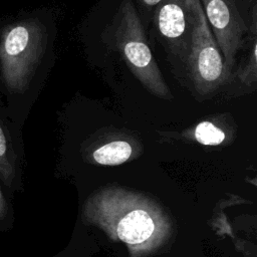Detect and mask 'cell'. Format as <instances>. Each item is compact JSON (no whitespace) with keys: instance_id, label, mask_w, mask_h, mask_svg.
<instances>
[{"instance_id":"1","label":"cell","mask_w":257,"mask_h":257,"mask_svg":"<svg viewBox=\"0 0 257 257\" xmlns=\"http://www.w3.org/2000/svg\"><path fill=\"white\" fill-rule=\"evenodd\" d=\"M50 44L45 19L34 12L0 18V92L6 111L21 128Z\"/></svg>"},{"instance_id":"2","label":"cell","mask_w":257,"mask_h":257,"mask_svg":"<svg viewBox=\"0 0 257 257\" xmlns=\"http://www.w3.org/2000/svg\"><path fill=\"white\" fill-rule=\"evenodd\" d=\"M87 217L136 254L158 247L168 236L170 224L152 202L122 190H104L86 206Z\"/></svg>"},{"instance_id":"3","label":"cell","mask_w":257,"mask_h":257,"mask_svg":"<svg viewBox=\"0 0 257 257\" xmlns=\"http://www.w3.org/2000/svg\"><path fill=\"white\" fill-rule=\"evenodd\" d=\"M103 39L111 49L121 55L128 69L151 94L165 100L173 99L132 0H122L111 22L106 26Z\"/></svg>"},{"instance_id":"4","label":"cell","mask_w":257,"mask_h":257,"mask_svg":"<svg viewBox=\"0 0 257 257\" xmlns=\"http://www.w3.org/2000/svg\"><path fill=\"white\" fill-rule=\"evenodd\" d=\"M207 22L224 57L228 73L233 74L237 55L257 27V5L248 0H200Z\"/></svg>"},{"instance_id":"5","label":"cell","mask_w":257,"mask_h":257,"mask_svg":"<svg viewBox=\"0 0 257 257\" xmlns=\"http://www.w3.org/2000/svg\"><path fill=\"white\" fill-rule=\"evenodd\" d=\"M185 71L194 91L204 97L213 95L230 79L224 57L212 34L200 4L194 12V26Z\"/></svg>"},{"instance_id":"6","label":"cell","mask_w":257,"mask_h":257,"mask_svg":"<svg viewBox=\"0 0 257 257\" xmlns=\"http://www.w3.org/2000/svg\"><path fill=\"white\" fill-rule=\"evenodd\" d=\"M155 23L171 59L177 66H185L194 26V14L188 9L186 1H162L156 11Z\"/></svg>"},{"instance_id":"7","label":"cell","mask_w":257,"mask_h":257,"mask_svg":"<svg viewBox=\"0 0 257 257\" xmlns=\"http://www.w3.org/2000/svg\"><path fill=\"white\" fill-rule=\"evenodd\" d=\"M22 161L20 130L8 116L0 92V184L10 196L21 189Z\"/></svg>"},{"instance_id":"8","label":"cell","mask_w":257,"mask_h":257,"mask_svg":"<svg viewBox=\"0 0 257 257\" xmlns=\"http://www.w3.org/2000/svg\"><path fill=\"white\" fill-rule=\"evenodd\" d=\"M133 155V147L125 140H114L95 149L92 158L103 166H116L126 162Z\"/></svg>"},{"instance_id":"9","label":"cell","mask_w":257,"mask_h":257,"mask_svg":"<svg viewBox=\"0 0 257 257\" xmlns=\"http://www.w3.org/2000/svg\"><path fill=\"white\" fill-rule=\"evenodd\" d=\"M256 28L253 29L250 40H249V47L251 50L249 51L247 55V59L245 62L240 66L236 72L235 76L239 78V80L242 82V84L250 87H255L256 81H257V58H256V52H257V40H256Z\"/></svg>"},{"instance_id":"10","label":"cell","mask_w":257,"mask_h":257,"mask_svg":"<svg viewBox=\"0 0 257 257\" xmlns=\"http://www.w3.org/2000/svg\"><path fill=\"white\" fill-rule=\"evenodd\" d=\"M194 139L204 146H218L226 139L225 131L211 120H203L199 122L193 133Z\"/></svg>"},{"instance_id":"11","label":"cell","mask_w":257,"mask_h":257,"mask_svg":"<svg viewBox=\"0 0 257 257\" xmlns=\"http://www.w3.org/2000/svg\"><path fill=\"white\" fill-rule=\"evenodd\" d=\"M11 196L0 184V233H6L14 224V209Z\"/></svg>"},{"instance_id":"12","label":"cell","mask_w":257,"mask_h":257,"mask_svg":"<svg viewBox=\"0 0 257 257\" xmlns=\"http://www.w3.org/2000/svg\"><path fill=\"white\" fill-rule=\"evenodd\" d=\"M185 1H186V4H187L188 9L194 14L197 5L200 4V0H185Z\"/></svg>"},{"instance_id":"13","label":"cell","mask_w":257,"mask_h":257,"mask_svg":"<svg viewBox=\"0 0 257 257\" xmlns=\"http://www.w3.org/2000/svg\"><path fill=\"white\" fill-rule=\"evenodd\" d=\"M162 1H164V0H141V2L143 3V5H146V6H149V7L157 6V5H159Z\"/></svg>"}]
</instances>
